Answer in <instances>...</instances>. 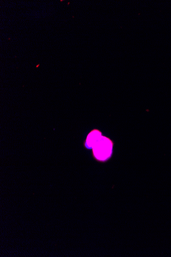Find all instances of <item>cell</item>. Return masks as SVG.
I'll use <instances>...</instances> for the list:
<instances>
[{"label":"cell","instance_id":"2","mask_svg":"<svg viewBox=\"0 0 171 257\" xmlns=\"http://www.w3.org/2000/svg\"><path fill=\"white\" fill-rule=\"evenodd\" d=\"M102 133L99 130H94L88 135L85 147L88 149H92L95 144L102 137Z\"/></svg>","mask_w":171,"mask_h":257},{"label":"cell","instance_id":"1","mask_svg":"<svg viewBox=\"0 0 171 257\" xmlns=\"http://www.w3.org/2000/svg\"><path fill=\"white\" fill-rule=\"evenodd\" d=\"M113 145L110 139L102 136L92 149L93 158L99 162H106L112 155Z\"/></svg>","mask_w":171,"mask_h":257}]
</instances>
